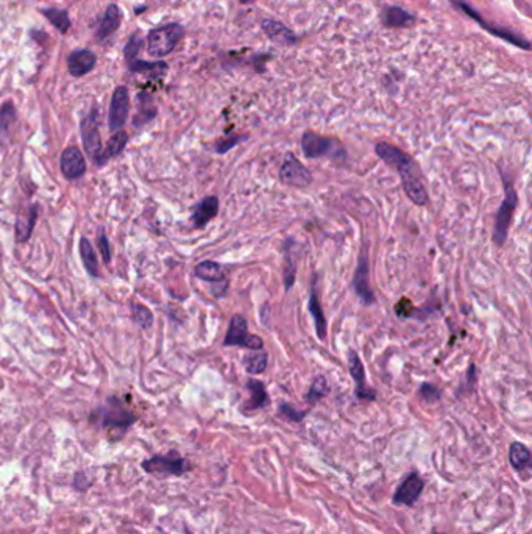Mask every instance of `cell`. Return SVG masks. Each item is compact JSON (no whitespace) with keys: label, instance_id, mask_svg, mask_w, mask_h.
Instances as JSON below:
<instances>
[{"label":"cell","instance_id":"1","mask_svg":"<svg viewBox=\"0 0 532 534\" xmlns=\"http://www.w3.org/2000/svg\"><path fill=\"white\" fill-rule=\"evenodd\" d=\"M375 151L387 166H391V168L398 172L401 186L405 190L407 199L419 206L428 205L429 196L425 186V177H423L419 163L411 155L406 154L405 150L392 146L389 142H378L375 146Z\"/></svg>","mask_w":532,"mask_h":534},{"label":"cell","instance_id":"2","mask_svg":"<svg viewBox=\"0 0 532 534\" xmlns=\"http://www.w3.org/2000/svg\"><path fill=\"white\" fill-rule=\"evenodd\" d=\"M91 418L96 421L103 430L119 433V435H124V433L138 421V417H136L132 411L125 406V403L116 395L108 397L103 405H100L94 411V414H92Z\"/></svg>","mask_w":532,"mask_h":534},{"label":"cell","instance_id":"3","mask_svg":"<svg viewBox=\"0 0 532 534\" xmlns=\"http://www.w3.org/2000/svg\"><path fill=\"white\" fill-rule=\"evenodd\" d=\"M502 186H505V199H502L501 205L495 216V225H493V244L497 247H502L505 245L507 236H509V227L512 222L514 213L517 206H519V194H517L515 187L510 182V178L502 175Z\"/></svg>","mask_w":532,"mask_h":534},{"label":"cell","instance_id":"4","mask_svg":"<svg viewBox=\"0 0 532 534\" xmlns=\"http://www.w3.org/2000/svg\"><path fill=\"white\" fill-rule=\"evenodd\" d=\"M301 151L306 158L317 160V158H328V160L345 161L347 150L342 142L329 136L317 135L314 132H306L301 138Z\"/></svg>","mask_w":532,"mask_h":534},{"label":"cell","instance_id":"5","mask_svg":"<svg viewBox=\"0 0 532 534\" xmlns=\"http://www.w3.org/2000/svg\"><path fill=\"white\" fill-rule=\"evenodd\" d=\"M142 468L150 475L167 478V476H182L189 472L192 466L186 458L179 457L177 452H169L167 454H155L142 463Z\"/></svg>","mask_w":532,"mask_h":534},{"label":"cell","instance_id":"6","mask_svg":"<svg viewBox=\"0 0 532 534\" xmlns=\"http://www.w3.org/2000/svg\"><path fill=\"white\" fill-rule=\"evenodd\" d=\"M183 35L184 28L177 23L158 27L148 33L147 52L155 56V58H163V56L169 55L177 47L179 39L183 38Z\"/></svg>","mask_w":532,"mask_h":534},{"label":"cell","instance_id":"7","mask_svg":"<svg viewBox=\"0 0 532 534\" xmlns=\"http://www.w3.org/2000/svg\"><path fill=\"white\" fill-rule=\"evenodd\" d=\"M224 345L225 347H241L247 350H262L264 341L258 335L250 333L246 317L234 314L229 321Z\"/></svg>","mask_w":532,"mask_h":534},{"label":"cell","instance_id":"8","mask_svg":"<svg viewBox=\"0 0 532 534\" xmlns=\"http://www.w3.org/2000/svg\"><path fill=\"white\" fill-rule=\"evenodd\" d=\"M278 178L283 185L292 187H306L312 183V174L292 151L286 154L278 172Z\"/></svg>","mask_w":532,"mask_h":534},{"label":"cell","instance_id":"9","mask_svg":"<svg viewBox=\"0 0 532 534\" xmlns=\"http://www.w3.org/2000/svg\"><path fill=\"white\" fill-rule=\"evenodd\" d=\"M348 371L355 383V397L357 400L364 402H375L376 391L367 385L365 381V367L361 356L357 355L356 350H348Z\"/></svg>","mask_w":532,"mask_h":534},{"label":"cell","instance_id":"10","mask_svg":"<svg viewBox=\"0 0 532 534\" xmlns=\"http://www.w3.org/2000/svg\"><path fill=\"white\" fill-rule=\"evenodd\" d=\"M369 256H367V250L365 247L362 249V254L357 259V266L355 269V277H353V291L356 294V297L361 300L365 306H370L375 303V292H373L370 281H369Z\"/></svg>","mask_w":532,"mask_h":534},{"label":"cell","instance_id":"11","mask_svg":"<svg viewBox=\"0 0 532 534\" xmlns=\"http://www.w3.org/2000/svg\"><path fill=\"white\" fill-rule=\"evenodd\" d=\"M128 110H130V94L125 86H119L113 92L110 113H108V125L113 133L119 132L125 125Z\"/></svg>","mask_w":532,"mask_h":534},{"label":"cell","instance_id":"12","mask_svg":"<svg viewBox=\"0 0 532 534\" xmlns=\"http://www.w3.org/2000/svg\"><path fill=\"white\" fill-rule=\"evenodd\" d=\"M82 139L84 151L91 156L92 161H97V158L102 151V139L99 132V114L97 111H91L88 116L82 120Z\"/></svg>","mask_w":532,"mask_h":534},{"label":"cell","instance_id":"13","mask_svg":"<svg viewBox=\"0 0 532 534\" xmlns=\"http://www.w3.org/2000/svg\"><path fill=\"white\" fill-rule=\"evenodd\" d=\"M423 489H425V481H423L422 476L411 473L403 480L398 489L395 490L392 503L397 504V507H414L419 502Z\"/></svg>","mask_w":532,"mask_h":534},{"label":"cell","instance_id":"14","mask_svg":"<svg viewBox=\"0 0 532 534\" xmlns=\"http://www.w3.org/2000/svg\"><path fill=\"white\" fill-rule=\"evenodd\" d=\"M60 168L64 178L78 180L86 174L88 166H86V160L82 150L77 146H70L63 150L60 158Z\"/></svg>","mask_w":532,"mask_h":534},{"label":"cell","instance_id":"15","mask_svg":"<svg viewBox=\"0 0 532 534\" xmlns=\"http://www.w3.org/2000/svg\"><path fill=\"white\" fill-rule=\"evenodd\" d=\"M308 309H309V314H311L312 321H314L315 333H317V337L320 339V341H325L327 333H328V323H327L325 313H323L320 295L317 291V275H314V280L311 283V292H309Z\"/></svg>","mask_w":532,"mask_h":534},{"label":"cell","instance_id":"16","mask_svg":"<svg viewBox=\"0 0 532 534\" xmlns=\"http://www.w3.org/2000/svg\"><path fill=\"white\" fill-rule=\"evenodd\" d=\"M219 214V199L206 196L191 208V221L196 228H203Z\"/></svg>","mask_w":532,"mask_h":534},{"label":"cell","instance_id":"17","mask_svg":"<svg viewBox=\"0 0 532 534\" xmlns=\"http://www.w3.org/2000/svg\"><path fill=\"white\" fill-rule=\"evenodd\" d=\"M97 56L91 52V50H77V52L70 54L68 58V69L70 75L74 77H83L96 68Z\"/></svg>","mask_w":532,"mask_h":534},{"label":"cell","instance_id":"18","mask_svg":"<svg viewBox=\"0 0 532 534\" xmlns=\"http://www.w3.org/2000/svg\"><path fill=\"white\" fill-rule=\"evenodd\" d=\"M127 142H128V135L125 132H122V130L114 132L111 138L108 139L106 146L102 149V151H100V155L94 164L99 166V168H102V166H105L108 161L113 160V158L119 156L127 147Z\"/></svg>","mask_w":532,"mask_h":534},{"label":"cell","instance_id":"19","mask_svg":"<svg viewBox=\"0 0 532 534\" xmlns=\"http://www.w3.org/2000/svg\"><path fill=\"white\" fill-rule=\"evenodd\" d=\"M246 387L248 389L250 392V400L243 403L242 406V411L243 413H248V411H258V409H262L265 408L270 403V397L267 394V391H265V386L264 383H261L260 380H248Z\"/></svg>","mask_w":532,"mask_h":534},{"label":"cell","instance_id":"20","mask_svg":"<svg viewBox=\"0 0 532 534\" xmlns=\"http://www.w3.org/2000/svg\"><path fill=\"white\" fill-rule=\"evenodd\" d=\"M262 30L273 42H277V44L291 46L297 41L296 35H293L284 24L278 23V20H273V19L262 20Z\"/></svg>","mask_w":532,"mask_h":534},{"label":"cell","instance_id":"21","mask_svg":"<svg viewBox=\"0 0 532 534\" xmlns=\"http://www.w3.org/2000/svg\"><path fill=\"white\" fill-rule=\"evenodd\" d=\"M38 221V205H30L16 219V241L27 242L30 240L33 228Z\"/></svg>","mask_w":532,"mask_h":534},{"label":"cell","instance_id":"22","mask_svg":"<svg viewBox=\"0 0 532 534\" xmlns=\"http://www.w3.org/2000/svg\"><path fill=\"white\" fill-rule=\"evenodd\" d=\"M194 275L208 283H224L227 281L225 267L215 261H201L194 269Z\"/></svg>","mask_w":532,"mask_h":534},{"label":"cell","instance_id":"23","mask_svg":"<svg viewBox=\"0 0 532 534\" xmlns=\"http://www.w3.org/2000/svg\"><path fill=\"white\" fill-rule=\"evenodd\" d=\"M120 20H122L120 8H119L118 5L111 4L106 8V11L103 14L102 23H100V25H99V30H97V35H96L97 36V41H105V39L110 38V36L119 28Z\"/></svg>","mask_w":532,"mask_h":534},{"label":"cell","instance_id":"24","mask_svg":"<svg viewBox=\"0 0 532 534\" xmlns=\"http://www.w3.org/2000/svg\"><path fill=\"white\" fill-rule=\"evenodd\" d=\"M531 450L521 442H512L509 447V461L517 472L523 473L531 468Z\"/></svg>","mask_w":532,"mask_h":534},{"label":"cell","instance_id":"25","mask_svg":"<svg viewBox=\"0 0 532 534\" xmlns=\"http://www.w3.org/2000/svg\"><path fill=\"white\" fill-rule=\"evenodd\" d=\"M459 5H461V6H462V10H464L467 14H469V16H471V18L476 19V20H478V23L481 24V27H484V28H486V30H488V32H490V33H493L495 36H500V38H502V39H507L509 42H512V44H514V46H519V47H521V49H524V50H528V49L531 47L529 42H528V41H524V39H521V38H520V36H517V35H514V33H510L509 30H502V28L490 27V25L484 24V23H483V20H481V18L478 16V14H476V13H474V10H471V8H470V6H467V5H464V4H459Z\"/></svg>","mask_w":532,"mask_h":534},{"label":"cell","instance_id":"26","mask_svg":"<svg viewBox=\"0 0 532 534\" xmlns=\"http://www.w3.org/2000/svg\"><path fill=\"white\" fill-rule=\"evenodd\" d=\"M78 250H80V256L86 272L89 273L91 277L99 278L100 272H99V259L96 255V250L92 247V244L89 242L88 237H82L80 245H78Z\"/></svg>","mask_w":532,"mask_h":534},{"label":"cell","instance_id":"27","mask_svg":"<svg viewBox=\"0 0 532 534\" xmlns=\"http://www.w3.org/2000/svg\"><path fill=\"white\" fill-rule=\"evenodd\" d=\"M243 369L248 375H261L267 369L269 355L262 350H253L242 359Z\"/></svg>","mask_w":532,"mask_h":534},{"label":"cell","instance_id":"28","mask_svg":"<svg viewBox=\"0 0 532 534\" xmlns=\"http://www.w3.org/2000/svg\"><path fill=\"white\" fill-rule=\"evenodd\" d=\"M328 392H329V385H328L327 377L325 375H317L308 389V392L305 395V402L308 403V405L315 406L322 399H325Z\"/></svg>","mask_w":532,"mask_h":534},{"label":"cell","instance_id":"29","mask_svg":"<svg viewBox=\"0 0 532 534\" xmlns=\"http://www.w3.org/2000/svg\"><path fill=\"white\" fill-rule=\"evenodd\" d=\"M127 64H128V69H130L132 72H139V74H147L155 78L164 77L167 72L166 63H147L144 60L136 58L133 61H128Z\"/></svg>","mask_w":532,"mask_h":534},{"label":"cell","instance_id":"30","mask_svg":"<svg viewBox=\"0 0 532 534\" xmlns=\"http://www.w3.org/2000/svg\"><path fill=\"white\" fill-rule=\"evenodd\" d=\"M383 20L387 27H407L414 24L415 18L407 11L398 8V6H391L384 11Z\"/></svg>","mask_w":532,"mask_h":534},{"label":"cell","instance_id":"31","mask_svg":"<svg viewBox=\"0 0 532 534\" xmlns=\"http://www.w3.org/2000/svg\"><path fill=\"white\" fill-rule=\"evenodd\" d=\"M41 13L49 19L50 24H53V27L58 30L60 33H68L70 28V19L66 10H58V8H42Z\"/></svg>","mask_w":532,"mask_h":534},{"label":"cell","instance_id":"32","mask_svg":"<svg viewBox=\"0 0 532 534\" xmlns=\"http://www.w3.org/2000/svg\"><path fill=\"white\" fill-rule=\"evenodd\" d=\"M296 277H297V266H296V259H293V255L287 249V245L284 244V264H283V283H284V290L289 292L292 290V286L296 285Z\"/></svg>","mask_w":532,"mask_h":534},{"label":"cell","instance_id":"33","mask_svg":"<svg viewBox=\"0 0 532 534\" xmlns=\"http://www.w3.org/2000/svg\"><path fill=\"white\" fill-rule=\"evenodd\" d=\"M16 122V108L11 102H6L0 108V141L5 139Z\"/></svg>","mask_w":532,"mask_h":534},{"label":"cell","instance_id":"34","mask_svg":"<svg viewBox=\"0 0 532 534\" xmlns=\"http://www.w3.org/2000/svg\"><path fill=\"white\" fill-rule=\"evenodd\" d=\"M132 314H133V321L138 323L141 328H144V330L152 328L153 314L146 305H142V303H133Z\"/></svg>","mask_w":532,"mask_h":534},{"label":"cell","instance_id":"35","mask_svg":"<svg viewBox=\"0 0 532 534\" xmlns=\"http://www.w3.org/2000/svg\"><path fill=\"white\" fill-rule=\"evenodd\" d=\"M308 413H309L308 409H297L296 406H292L291 403H286V402H281L278 405V414L289 422L298 423L303 421V418L308 416Z\"/></svg>","mask_w":532,"mask_h":534},{"label":"cell","instance_id":"36","mask_svg":"<svg viewBox=\"0 0 532 534\" xmlns=\"http://www.w3.org/2000/svg\"><path fill=\"white\" fill-rule=\"evenodd\" d=\"M419 397H420V400L425 403H436L441 400L442 391H441V387H437L433 383H422L419 387Z\"/></svg>","mask_w":532,"mask_h":534},{"label":"cell","instance_id":"37","mask_svg":"<svg viewBox=\"0 0 532 534\" xmlns=\"http://www.w3.org/2000/svg\"><path fill=\"white\" fill-rule=\"evenodd\" d=\"M142 44H144V41H142L141 33H133L130 41H128L127 46H125V58H127V63L138 58V55H139L141 49H142Z\"/></svg>","mask_w":532,"mask_h":534},{"label":"cell","instance_id":"38","mask_svg":"<svg viewBox=\"0 0 532 534\" xmlns=\"http://www.w3.org/2000/svg\"><path fill=\"white\" fill-rule=\"evenodd\" d=\"M247 138H248V136H246V135H239V136H232V138H228V139L217 141V142H215L214 150L217 151V154L224 155V154H227L228 150H232L233 147L237 146V144H241L242 141H246Z\"/></svg>","mask_w":532,"mask_h":534},{"label":"cell","instance_id":"39","mask_svg":"<svg viewBox=\"0 0 532 534\" xmlns=\"http://www.w3.org/2000/svg\"><path fill=\"white\" fill-rule=\"evenodd\" d=\"M97 245H99L100 255H102L103 261L108 264L113 258V250H111L110 242H108V237H106V233H105L103 228H100V232L97 233Z\"/></svg>","mask_w":532,"mask_h":534},{"label":"cell","instance_id":"40","mask_svg":"<svg viewBox=\"0 0 532 534\" xmlns=\"http://www.w3.org/2000/svg\"><path fill=\"white\" fill-rule=\"evenodd\" d=\"M250 2H253V0H241V4H250Z\"/></svg>","mask_w":532,"mask_h":534},{"label":"cell","instance_id":"41","mask_svg":"<svg viewBox=\"0 0 532 534\" xmlns=\"http://www.w3.org/2000/svg\"><path fill=\"white\" fill-rule=\"evenodd\" d=\"M473 534H481V533H473Z\"/></svg>","mask_w":532,"mask_h":534}]
</instances>
